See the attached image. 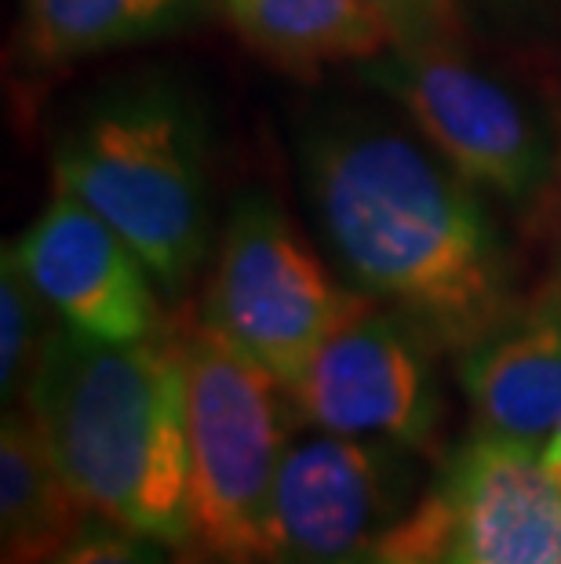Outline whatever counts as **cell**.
<instances>
[{"mask_svg": "<svg viewBox=\"0 0 561 564\" xmlns=\"http://www.w3.org/2000/svg\"><path fill=\"white\" fill-rule=\"evenodd\" d=\"M317 234L343 278L463 354L510 310V262L477 186L416 131L332 110L300 142Z\"/></svg>", "mask_w": 561, "mask_h": 564, "instance_id": "obj_1", "label": "cell"}, {"mask_svg": "<svg viewBox=\"0 0 561 564\" xmlns=\"http://www.w3.org/2000/svg\"><path fill=\"white\" fill-rule=\"evenodd\" d=\"M22 408L80 502L114 524L186 546V365L169 335L99 343L58 324Z\"/></svg>", "mask_w": 561, "mask_h": 564, "instance_id": "obj_2", "label": "cell"}, {"mask_svg": "<svg viewBox=\"0 0 561 564\" xmlns=\"http://www.w3.org/2000/svg\"><path fill=\"white\" fill-rule=\"evenodd\" d=\"M55 189L103 215L179 299L212 248L205 135L172 84H128L77 117L52 158Z\"/></svg>", "mask_w": 561, "mask_h": 564, "instance_id": "obj_3", "label": "cell"}, {"mask_svg": "<svg viewBox=\"0 0 561 564\" xmlns=\"http://www.w3.org/2000/svg\"><path fill=\"white\" fill-rule=\"evenodd\" d=\"M186 546L230 561H270V510L281 459L300 426L289 390L205 324L186 332Z\"/></svg>", "mask_w": 561, "mask_h": 564, "instance_id": "obj_4", "label": "cell"}, {"mask_svg": "<svg viewBox=\"0 0 561 564\" xmlns=\"http://www.w3.org/2000/svg\"><path fill=\"white\" fill-rule=\"evenodd\" d=\"M368 303L373 295L346 288L278 200L241 194L223 223L197 324L289 390L328 335Z\"/></svg>", "mask_w": 561, "mask_h": 564, "instance_id": "obj_5", "label": "cell"}, {"mask_svg": "<svg viewBox=\"0 0 561 564\" xmlns=\"http://www.w3.org/2000/svg\"><path fill=\"white\" fill-rule=\"evenodd\" d=\"M362 80L387 95L416 135L471 186L510 204H529L551 186L558 158L543 121L456 41L387 47L362 63Z\"/></svg>", "mask_w": 561, "mask_h": 564, "instance_id": "obj_6", "label": "cell"}, {"mask_svg": "<svg viewBox=\"0 0 561 564\" xmlns=\"http://www.w3.org/2000/svg\"><path fill=\"white\" fill-rule=\"evenodd\" d=\"M423 491L420 452L412 448L328 430L292 437L273 485L267 564L376 557Z\"/></svg>", "mask_w": 561, "mask_h": 564, "instance_id": "obj_7", "label": "cell"}, {"mask_svg": "<svg viewBox=\"0 0 561 564\" xmlns=\"http://www.w3.org/2000/svg\"><path fill=\"white\" fill-rule=\"evenodd\" d=\"M434 350L441 346L420 324L373 299L328 335L289 387L295 419L310 430L438 455L445 401Z\"/></svg>", "mask_w": 561, "mask_h": 564, "instance_id": "obj_8", "label": "cell"}, {"mask_svg": "<svg viewBox=\"0 0 561 564\" xmlns=\"http://www.w3.org/2000/svg\"><path fill=\"white\" fill-rule=\"evenodd\" d=\"M11 248L63 328L99 343H139L164 332L147 262L80 197L55 189Z\"/></svg>", "mask_w": 561, "mask_h": 564, "instance_id": "obj_9", "label": "cell"}, {"mask_svg": "<svg viewBox=\"0 0 561 564\" xmlns=\"http://www.w3.org/2000/svg\"><path fill=\"white\" fill-rule=\"evenodd\" d=\"M438 564H561V485L532 444L474 434L441 463Z\"/></svg>", "mask_w": 561, "mask_h": 564, "instance_id": "obj_10", "label": "cell"}, {"mask_svg": "<svg viewBox=\"0 0 561 564\" xmlns=\"http://www.w3.org/2000/svg\"><path fill=\"white\" fill-rule=\"evenodd\" d=\"M460 387L474 430L543 452L561 423V292L515 306L460 354Z\"/></svg>", "mask_w": 561, "mask_h": 564, "instance_id": "obj_11", "label": "cell"}, {"mask_svg": "<svg viewBox=\"0 0 561 564\" xmlns=\"http://www.w3.org/2000/svg\"><path fill=\"white\" fill-rule=\"evenodd\" d=\"M95 513L41 437L26 408H8L0 423V564H47Z\"/></svg>", "mask_w": 561, "mask_h": 564, "instance_id": "obj_12", "label": "cell"}, {"mask_svg": "<svg viewBox=\"0 0 561 564\" xmlns=\"http://www.w3.org/2000/svg\"><path fill=\"white\" fill-rule=\"evenodd\" d=\"M241 37L292 74L336 63H368L390 47L362 0H219Z\"/></svg>", "mask_w": 561, "mask_h": 564, "instance_id": "obj_13", "label": "cell"}, {"mask_svg": "<svg viewBox=\"0 0 561 564\" xmlns=\"http://www.w3.org/2000/svg\"><path fill=\"white\" fill-rule=\"evenodd\" d=\"M212 0H22V41L37 63H77L194 30Z\"/></svg>", "mask_w": 561, "mask_h": 564, "instance_id": "obj_14", "label": "cell"}, {"mask_svg": "<svg viewBox=\"0 0 561 564\" xmlns=\"http://www.w3.org/2000/svg\"><path fill=\"white\" fill-rule=\"evenodd\" d=\"M58 328V317L19 267L15 248L4 245L0 262V393L4 404L26 398V387Z\"/></svg>", "mask_w": 561, "mask_h": 564, "instance_id": "obj_15", "label": "cell"}, {"mask_svg": "<svg viewBox=\"0 0 561 564\" xmlns=\"http://www.w3.org/2000/svg\"><path fill=\"white\" fill-rule=\"evenodd\" d=\"M175 546L161 543L153 535L131 532L125 524H114L106 518H91L74 543L63 546L47 564H175Z\"/></svg>", "mask_w": 561, "mask_h": 564, "instance_id": "obj_16", "label": "cell"}, {"mask_svg": "<svg viewBox=\"0 0 561 564\" xmlns=\"http://www.w3.org/2000/svg\"><path fill=\"white\" fill-rule=\"evenodd\" d=\"M387 30L390 47L449 44L460 33L456 0H362Z\"/></svg>", "mask_w": 561, "mask_h": 564, "instance_id": "obj_17", "label": "cell"}, {"mask_svg": "<svg viewBox=\"0 0 561 564\" xmlns=\"http://www.w3.org/2000/svg\"><path fill=\"white\" fill-rule=\"evenodd\" d=\"M543 466H547V470H551V477L561 485V423L554 426L551 441L543 444Z\"/></svg>", "mask_w": 561, "mask_h": 564, "instance_id": "obj_18", "label": "cell"}, {"mask_svg": "<svg viewBox=\"0 0 561 564\" xmlns=\"http://www.w3.org/2000/svg\"><path fill=\"white\" fill-rule=\"evenodd\" d=\"M175 564H230V561H219V557H212V554H205V550L183 546V550H179V561H175Z\"/></svg>", "mask_w": 561, "mask_h": 564, "instance_id": "obj_19", "label": "cell"}, {"mask_svg": "<svg viewBox=\"0 0 561 564\" xmlns=\"http://www.w3.org/2000/svg\"><path fill=\"white\" fill-rule=\"evenodd\" d=\"M554 288L561 292V230H558V281H554Z\"/></svg>", "mask_w": 561, "mask_h": 564, "instance_id": "obj_20", "label": "cell"}, {"mask_svg": "<svg viewBox=\"0 0 561 564\" xmlns=\"http://www.w3.org/2000/svg\"><path fill=\"white\" fill-rule=\"evenodd\" d=\"M346 564H390V561H379V557H357V561H346Z\"/></svg>", "mask_w": 561, "mask_h": 564, "instance_id": "obj_21", "label": "cell"}]
</instances>
